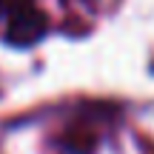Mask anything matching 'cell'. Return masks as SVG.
Listing matches in <instances>:
<instances>
[{"label": "cell", "instance_id": "cell-1", "mask_svg": "<svg viewBox=\"0 0 154 154\" xmlns=\"http://www.w3.org/2000/svg\"><path fill=\"white\" fill-rule=\"evenodd\" d=\"M0 17L6 26V40L17 46L40 40L49 29V17L34 0H0Z\"/></svg>", "mask_w": 154, "mask_h": 154}]
</instances>
